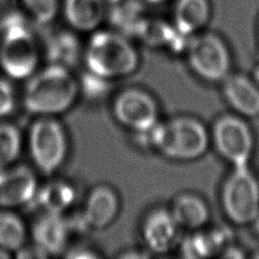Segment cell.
Wrapping results in <instances>:
<instances>
[{
    "label": "cell",
    "mask_w": 259,
    "mask_h": 259,
    "mask_svg": "<svg viewBox=\"0 0 259 259\" xmlns=\"http://www.w3.org/2000/svg\"><path fill=\"white\" fill-rule=\"evenodd\" d=\"M221 204L237 225L251 224L259 213V181L248 166L234 167L221 188Z\"/></svg>",
    "instance_id": "obj_5"
},
{
    "label": "cell",
    "mask_w": 259,
    "mask_h": 259,
    "mask_svg": "<svg viewBox=\"0 0 259 259\" xmlns=\"http://www.w3.org/2000/svg\"><path fill=\"white\" fill-rule=\"evenodd\" d=\"M170 212L180 229L195 231L203 227L209 218V209L205 201L194 193L178 195L170 208Z\"/></svg>",
    "instance_id": "obj_16"
},
{
    "label": "cell",
    "mask_w": 259,
    "mask_h": 259,
    "mask_svg": "<svg viewBox=\"0 0 259 259\" xmlns=\"http://www.w3.org/2000/svg\"><path fill=\"white\" fill-rule=\"evenodd\" d=\"M80 85L71 69L49 64L26 82L22 102L25 110L38 116H55L75 103Z\"/></svg>",
    "instance_id": "obj_1"
},
{
    "label": "cell",
    "mask_w": 259,
    "mask_h": 259,
    "mask_svg": "<svg viewBox=\"0 0 259 259\" xmlns=\"http://www.w3.org/2000/svg\"><path fill=\"white\" fill-rule=\"evenodd\" d=\"M190 69L207 82L223 81L230 73L231 55L225 41L211 32L192 35L186 45Z\"/></svg>",
    "instance_id": "obj_7"
},
{
    "label": "cell",
    "mask_w": 259,
    "mask_h": 259,
    "mask_svg": "<svg viewBox=\"0 0 259 259\" xmlns=\"http://www.w3.org/2000/svg\"><path fill=\"white\" fill-rule=\"evenodd\" d=\"M251 224L254 226L255 231L259 234V213L256 215V218L254 219V221H253Z\"/></svg>",
    "instance_id": "obj_28"
},
{
    "label": "cell",
    "mask_w": 259,
    "mask_h": 259,
    "mask_svg": "<svg viewBox=\"0 0 259 259\" xmlns=\"http://www.w3.org/2000/svg\"><path fill=\"white\" fill-rule=\"evenodd\" d=\"M180 251L183 257H206L213 253L217 245L212 236L194 234L185 238L180 243Z\"/></svg>",
    "instance_id": "obj_23"
},
{
    "label": "cell",
    "mask_w": 259,
    "mask_h": 259,
    "mask_svg": "<svg viewBox=\"0 0 259 259\" xmlns=\"http://www.w3.org/2000/svg\"><path fill=\"white\" fill-rule=\"evenodd\" d=\"M49 64L71 69L83 57L78 39L71 33L61 32L53 36L47 46Z\"/></svg>",
    "instance_id": "obj_19"
},
{
    "label": "cell",
    "mask_w": 259,
    "mask_h": 259,
    "mask_svg": "<svg viewBox=\"0 0 259 259\" xmlns=\"http://www.w3.org/2000/svg\"><path fill=\"white\" fill-rule=\"evenodd\" d=\"M31 231L34 245L46 256H52L67 250L72 226L64 214L42 212Z\"/></svg>",
    "instance_id": "obj_12"
},
{
    "label": "cell",
    "mask_w": 259,
    "mask_h": 259,
    "mask_svg": "<svg viewBox=\"0 0 259 259\" xmlns=\"http://www.w3.org/2000/svg\"><path fill=\"white\" fill-rule=\"evenodd\" d=\"M38 189L35 173L25 165L0 171V207L12 209L32 202Z\"/></svg>",
    "instance_id": "obj_10"
},
{
    "label": "cell",
    "mask_w": 259,
    "mask_h": 259,
    "mask_svg": "<svg viewBox=\"0 0 259 259\" xmlns=\"http://www.w3.org/2000/svg\"><path fill=\"white\" fill-rule=\"evenodd\" d=\"M28 150L39 172L46 175L55 173L63 165L68 152L63 125L54 116H38L29 128Z\"/></svg>",
    "instance_id": "obj_6"
},
{
    "label": "cell",
    "mask_w": 259,
    "mask_h": 259,
    "mask_svg": "<svg viewBox=\"0 0 259 259\" xmlns=\"http://www.w3.org/2000/svg\"><path fill=\"white\" fill-rule=\"evenodd\" d=\"M253 77H254V81L259 85V60L257 61V63L254 66V71H253Z\"/></svg>",
    "instance_id": "obj_26"
},
{
    "label": "cell",
    "mask_w": 259,
    "mask_h": 259,
    "mask_svg": "<svg viewBox=\"0 0 259 259\" xmlns=\"http://www.w3.org/2000/svg\"><path fill=\"white\" fill-rule=\"evenodd\" d=\"M21 149V135L18 128L0 122V171L10 167L17 159Z\"/></svg>",
    "instance_id": "obj_21"
},
{
    "label": "cell",
    "mask_w": 259,
    "mask_h": 259,
    "mask_svg": "<svg viewBox=\"0 0 259 259\" xmlns=\"http://www.w3.org/2000/svg\"><path fill=\"white\" fill-rule=\"evenodd\" d=\"M211 138L222 158L234 167L248 166L254 150V137L243 116L225 114L219 117L214 121Z\"/></svg>",
    "instance_id": "obj_8"
},
{
    "label": "cell",
    "mask_w": 259,
    "mask_h": 259,
    "mask_svg": "<svg viewBox=\"0 0 259 259\" xmlns=\"http://www.w3.org/2000/svg\"><path fill=\"white\" fill-rule=\"evenodd\" d=\"M174 29L189 37L199 31L208 21L210 6L208 0H177L174 7Z\"/></svg>",
    "instance_id": "obj_15"
},
{
    "label": "cell",
    "mask_w": 259,
    "mask_h": 259,
    "mask_svg": "<svg viewBox=\"0 0 259 259\" xmlns=\"http://www.w3.org/2000/svg\"><path fill=\"white\" fill-rule=\"evenodd\" d=\"M137 135L143 137L151 149L176 161H191L201 157L209 143V134L204 124L190 116L159 120L150 131Z\"/></svg>",
    "instance_id": "obj_2"
},
{
    "label": "cell",
    "mask_w": 259,
    "mask_h": 259,
    "mask_svg": "<svg viewBox=\"0 0 259 259\" xmlns=\"http://www.w3.org/2000/svg\"><path fill=\"white\" fill-rule=\"evenodd\" d=\"M87 72L105 81L126 77L139 66V55L123 35L113 31L94 32L83 52Z\"/></svg>",
    "instance_id": "obj_3"
},
{
    "label": "cell",
    "mask_w": 259,
    "mask_h": 259,
    "mask_svg": "<svg viewBox=\"0 0 259 259\" xmlns=\"http://www.w3.org/2000/svg\"><path fill=\"white\" fill-rule=\"evenodd\" d=\"M226 101L241 116L259 115V85L244 75H228L223 80Z\"/></svg>",
    "instance_id": "obj_14"
},
{
    "label": "cell",
    "mask_w": 259,
    "mask_h": 259,
    "mask_svg": "<svg viewBox=\"0 0 259 259\" xmlns=\"http://www.w3.org/2000/svg\"><path fill=\"white\" fill-rule=\"evenodd\" d=\"M75 199V188L68 182L56 180L38 188L32 202H35L42 212L64 214Z\"/></svg>",
    "instance_id": "obj_18"
},
{
    "label": "cell",
    "mask_w": 259,
    "mask_h": 259,
    "mask_svg": "<svg viewBox=\"0 0 259 259\" xmlns=\"http://www.w3.org/2000/svg\"><path fill=\"white\" fill-rule=\"evenodd\" d=\"M22 2L39 23L50 22L57 13L58 0H22Z\"/></svg>",
    "instance_id": "obj_24"
},
{
    "label": "cell",
    "mask_w": 259,
    "mask_h": 259,
    "mask_svg": "<svg viewBox=\"0 0 259 259\" xmlns=\"http://www.w3.org/2000/svg\"><path fill=\"white\" fill-rule=\"evenodd\" d=\"M27 231L22 219L11 209H0V248L5 251H19L26 241Z\"/></svg>",
    "instance_id": "obj_20"
},
{
    "label": "cell",
    "mask_w": 259,
    "mask_h": 259,
    "mask_svg": "<svg viewBox=\"0 0 259 259\" xmlns=\"http://www.w3.org/2000/svg\"><path fill=\"white\" fill-rule=\"evenodd\" d=\"M119 210L118 195L108 185H97L88 194L82 213L85 227L102 230L115 220Z\"/></svg>",
    "instance_id": "obj_13"
},
{
    "label": "cell",
    "mask_w": 259,
    "mask_h": 259,
    "mask_svg": "<svg viewBox=\"0 0 259 259\" xmlns=\"http://www.w3.org/2000/svg\"><path fill=\"white\" fill-rule=\"evenodd\" d=\"M65 17L80 31L95 29L104 16V0H65Z\"/></svg>",
    "instance_id": "obj_17"
},
{
    "label": "cell",
    "mask_w": 259,
    "mask_h": 259,
    "mask_svg": "<svg viewBox=\"0 0 259 259\" xmlns=\"http://www.w3.org/2000/svg\"><path fill=\"white\" fill-rule=\"evenodd\" d=\"M10 256H11V254L9 252L0 248V259H7V258H10Z\"/></svg>",
    "instance_id": "obj_27"
},
{
    "label": "cell",
    "mask_w": 259,
    "mask_h": 259,
    "mask_svg": "<svg viewBox=\"0 0 259 259\" xmlns=\"http://www.w3.org/2000/svg\"><path fill=\"white\" fill-rule=\"evenodd\" d=\"M137 33L144 41L153 46L171 44L174 41L173 39L184 37L180 35L175 29L172 30L166 24L160 22H146L142 25H139Z\"/></svg>",
    "instance_id": "obj_22"
},
{
    "label": "cell",
    "mask_w": 259,
    "mask_h": 259,
    "mask_svg": "<svg viewBox=\"0 0 259 259\" xmlns=\"http://www.w3.org/2000/svg\"><path fill=\"white\" fill-rule=\"evenodd\" d=\"M112 112L123 127L142 134L150 131L159 121V106L155 98L141 88H126L113 100Z\"/></svg>",
    "instance_id": "obj_9"
},
{
    "label": "cell",
    "mask_w": 259,
    "mask_h": 259,
    "mask_svg": "<svg viewBox=\"0 0 259 259\" xmlns=\"http://www.w3.org/2000/svg\"><path fill=\"white\" fill-rule=\"evenodd\" d=\"M147 2H149V3H154V4H156V3H161V2H163V1H165V0H146Z\"/></svg>",
    "instance_id": "obj_29"
},
{
    "label": "cell",
    "mask_w": 259,
    "mask_h": 259,
    "mask_svg": "<svg viewBox=\"0 0 259 259\" xmlns=\"http://www.w3.org/2000/svg\"><path fill=\"white\" fill-rule=\"evenodd\" d=\"M36 39L24 20L15 14L7 16L1 24L0 68L11 79H28L39 63Z\"/></svg>",
    "instance_id": "obj_4"
},
{
    "label": "cell",
    "mask_w": 259,
    "mask_h": 259,
    "mask_svg": "<svg viewBox=\"0 0 259 259\" xmlns=\"http://www.w3.org/2000/svg\"><path fill=\"white\" fill-rule=\"evenodd\" d=\"M15 107V94L10 83L0 77V118L8 116Z\"/></svg>",
    "instance_id": "obj_25"
},
{
    "label": "cell",
    "mask_w": 259,
    "mask_h": 259,
    "mask_svg": "<svg viewBox=\"0 0 259 259\" xmlns=\"http://www.w3.org/2000/svg\"><path fill=\"white\" fill-rule=\"evenodd\" d=\"M180 227L170 209L151 210L142 224V239L147 249L155 254H165L179 243Z\"/></svg>",
    "instance_id": "obj_11"
}]
</instances>
